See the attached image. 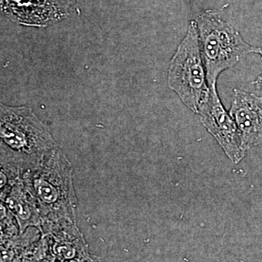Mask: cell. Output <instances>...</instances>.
<instances>
[{"mask_svg": "<svg viewBox=\"0 0 262 262\" xmlns=\"http://www.w3.org/2000/svg\"><path fill=\"white\" fill-rule=\"evenodd\" d=\"M7 203L10 209L14 212L22 232L27 226L39 223L35 198L27 184L26 187L20 183L14 186L10 195L8 194Z\"/></svg>", "mask_w": 262, "mask_h": 262, "instance_id": "cell-7", "label": "cell"}, {"mask_svg": "<svg viewBox=\"0 0 262 262\" xmlns=\"http://www.w3.org/2000/svg\"><path fill=\"white\" fill-rule=\"evenodd\" d=\"M168 86L194 113L208 94L209 86L202 57L199 35L194 20L176 52L168 72Z\"/></svg>", "mask_w": 262, "mask_h": 262, "instance_id": "cell-4", "label": "cell"}, {"mask_svg": "<svg viewBox=\"0 0 262 262\" xmlns=\"http://www.w3.org/2000/svg\"><path fill=\"white\" fill-rule=\"evenodd\" d=\"M72 171L70 162L56 149L37 168L26 172V184L46 219L72 222L75 218Z\"/></svg>", "mask_w": 262, "mask_h": 262, "instance_id": "cell-3", "label": "cell"}, {"mask_svg": "<svg viewBox=\"0 0 262 262\" xmlns=\"http://www.w3.org/2000/svg\"><path fill=\"white\" fill-rule=\"evenodd\" d=\"M196 114L203 126L216 139L229 159L234 163H239L246 151L243 149L235 122L221 102L216 86L209 87Z\"/></svg>", "mask_w": 262, "mask_h": 262, "instance_id": "cell-5", "label": "cell"}, {"mask_svg": "<svg viewBox=\"0 0 262 262\" xmlns=\"http://www.w3.org/2000/svg\"><path fill=\"white\" fill-rule=\"evenodd\" d=\"M253 84L258 89H262V73L258 76L256 80L253 81Z\"/></svg>", "mask_w": 262, "mask_h": 262, "instance_id": "cell-8", "label": "cell"}, {"mask_svg": "<svg viewBox=\"0 0 262 262\" xmlns=\"http://www.w3.org/2000/svg\"><path fill=\"white\" fill-rule=\"evenodd\" d=\"M229 114L238 128L245 151L262 142V96L234 90Z\"/></svg>", "mask_w": 262, "mask_h": 262, "instance_id": "cell-6", "label": "cell"}, {"mask_svg": "<svg viewBox=\"0 0 262 262\" xmlns=\"http://www.w3.org/2000/svg\"><path fill=\"white\" fill-rule=\"evenodd\" d=\"M203 63L209 87L216 86L224 70L233 67L250 53L262 56L261 48L251 46L235 29L218 13L208 10L195 20Z\"/></svg>", "mask_w": 262, "mask_h": 262, "instance_id": "cell-2", "label": "cell"}, {"mask_svg": "<svg viewBox=\"0 0 262 262\" xmlns=\"http://www.w3.org/2000/svg\"><path fill=\"white\" fill-rule=\"evenodd\" d=\"M0 136L2 165L15 174L37 168L58 149L47 127L26 106L1 104Z\"/></svg>", "mask_w": 262, "mask_h": 262, "instance_id": "cell-1", "label": "cell"}]
</instances>
